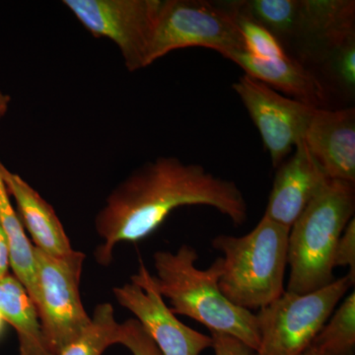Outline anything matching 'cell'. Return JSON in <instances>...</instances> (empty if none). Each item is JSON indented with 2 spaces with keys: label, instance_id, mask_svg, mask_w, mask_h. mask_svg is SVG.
Segmentation results:
<instances>
[{
  "label": "cell",
  "instance_id": "obj_25",
  "mask_svg": "<svg viewBox=\"0 0 355 355\" xmlns=\"http://www.w3.org/2000/svg\"><path fill=\"white\" fill-rule=\"evenodd\" d=\"M211 338L214 355H254L253 349L233 336L211 333Z\"/></svg>",
  "mask_w": 355,
  "mask_h": 355
},
{
  "label": "cell",
  "instance_id": "obj_23",
  "mask_svg": "<svg viewBox=\"0 0 355 355\" xmlns=\"http://www.w3.org/2000/svg\"><path fill=\"white\" fill-rule=\"evenodd\" d=\"M119 345L127 347L132 355H163L137 319H128L121 324Z\"/></svg>",
  "mask_w": 355,
  "mask_h": 355
},
{
  "label": "cell",
  "instance_id": "obj_10",
  "mask_svg": "<svg viewBox=\"0 0 355 355\" xmlns=\"http://www.w3.org/2000/svg\"><path fill=\"white\" fill-rule=\"evenodd\" d=\"M119 304L130 311L163 355H200L211 349V336L195 331L177 319L141 263L132 282L114 287Z\"/></svg>",
  "mask_w": 355,
  "mask_h": 355
},
{
  "label": "cell",
  "instance_id": "obj_17",
  "mask_svg": "<svg viewBox=\"0 0 355 355\" xmlns=\"http://www.w3.org/2000/svg\"><path fill=\"white\" fill-rule=\"evenodd\" d=\"M1 164L0 161V223L8 242L10 268L14 277L25 287L26 291L36 306L38 287L34 245L26 235L24 226L10 202V197L1 177Z\"/></svg>",
  "mask_w": 355,
  "mask_h": 355
},
{
  "label": "cell",
  "instance_id": "obj_15",
  "mask_svg": "<svg viewBox=\"0 0 355 355\" xmlns=\"http://www.w3.org/2000/svg\"><path fill=\"white\" fill-rule=\"evenodd\" d=\"M225 58L239 65L246 76L273 90L282 91L298 101L316 108H321L327 101L323 83L300 60L291 58L288 53L282 58L261 60L252 57L246 51H237Z\"/></svg>",
  "mask_w": 355,
  "mask_h": 355
},
{
  "label": "cell",
  "instance_id": "obj_7",
  "mask_svg": "<svg viewBox=\"0 0 355 355\" xmlns=\"http://www.w3.org/2000/svg\"><path fill=\"white\" fill-rule=\"evenodd\" d=\"M34 254L36 307L49 349L58 355L91 323L79 292L85 254L74 250L67 256L53 257L35 247Z\"/></svg>",
  "mask_w": 355,
  "mask_h": 355
},
{
  "label": "cell",
  "instance_id": "obj_16",
  "mask_svg": "<svg viewBox=\"0 0 355 355\" xmlns=\"http://www.w3.org/2000/svg\"><path fill=\"white\" fill-rule=\"evenodd\" d=\"M0 314L17 334L20 355H53L44 340L36 306L10 273L0 279Z\"/></svg>",
  "mask_w": 355,
  "mask_h": 355
},
{
  "label": "cell",
  "instance_id": "obj_6",
  "mask_svg": "<svg viewBox=\"0 0 355 355\" xmlns=\"http://www.w3.org/2000/svg\"><path fill=\"white\" fill-rule=\"evenodd\" d=\"M210 49L224 58L245 51L239 29L222 2L205 0H163L146 65L181 49Z\"/></svg>",
  "mask_w": 355,
  "mask_h": 355
},
{
  "label": "cell",
  "instance_id": "obj_28",
  "mask_svg": "<svg viewBox=\"0 0 355 355\" xmlns=\"http://www.w3.org/2000/svg\"><path fill=\"white\" fill-rule=\"evenodd\" d=\"M300 355H322L320 354L319 352H317L316 350L313 349L312 347H309V349H306L302 354Z\"/></svg>",
  "mask_w": 355,
  "mask_h": 355
},
{
  "label": "cell",
  "instance_id": "obj_3",
  "mask_svg": "<svg viewBox=\"0 0 355 355\" xmlns=\"http://www.w3.org/2000/svg\"><path fill=\"white\" fill-rule=\"evenodd\" d=\"M289 230L263 216L246 235L222 234L212 240L222 254L219 288L228 300L246 310H260L282 295Z\"/></svg>",
  "mask_w": 355,
  "mask_h": 355
},
{
  "label": "cell",
  "instance_id": "obj_2",
  "mask_svg": "<svg viewBox=\"0 0 355 355\" xmlns=\"http://www.w3.org/2000/svg\"><path fill=\"white\" fill-rule=\"evenodd\" d=\"M198 260L197 250L190 245H182L176 253L156 252V275H153L156 289L170 301L175 315L195 320L210 333L233 336L256 352L260 347L256 314L235 305L222 293L220 258L207 270L197 268Z\"/></svg>",
  "mask_w": 355,
  "mask_h": 355
},
{
  "label": "cell",
  "instance_id": "obj_20",
  "mask_svg": "<svg viewBox=\"0 0 355 355\" xmlns=\"http://www.w3.org/2000/svg\"><path fill=\"white\" fill-rule=\"evenodd\" d=\"M120 335L113 306L102 303L96 306L86 330L58 355H102L111 345H119Z\"/></svg>",
  "mask_w": 355,
  "mask_h": 355
},
{
  "label": "cell",
  "instance_id": "obj_11",
  "mask_svg": "<svg viewBox=\"0 0 355 355\" xmlns=\"http://www.w3.org/2000/svg\"><path fill=\"white\" fill-rule=\"evenodd\" d=\"M277 168L263 216L291 229L331 179L311 155L303 139Z\"/></svg>",
  "mask_w": 355,
  "mask_h": 355
},
{
  "label": "cell",
  "instance_id": "obj_27",
  "mask_svg": "<svg viewBox=\"0 0 355 355\" xmlns=\"http://www.w3.org/2000/svg\"><path fill=\"white\" fill-rule=\"evenodd\" d=\"M10 101V97L0 89V121L6 116L7 111H8Z\"/></svg>",
  "mask_w": 355,
  "mask_h": 355
},
{
  "label": "cell",
  "instance_id": "obj_4",
  "mask_svg": "<svg viewBox=\"0 0 355 355\" xmlns=\"http://www.w3.org/2000/svg\"><path fill=\"white\" fill-rule=\"evenodd\" d=\"M355 186L331 180L289 230L286 291L304 294L329 286L334 277L336 244L354 218Z\"/></svg>",
  "mask_w": 355,
  "mask_h": 355
},
{
  "label": "cell",
  "instance_id": "obj_14",
  "mask_svg": "<svg viewBox=\"0 0 355 355\" xmlns=\"http://www.w3.org/2000/svg\"><path fill=\"white\" fill-rule=\"evenodd\" d=\"M1 177L9 197L17 207L23 226L31 236L34 247L53 257L74 251L55 209L23 178L1 164Z\"/></svg>",
  "mask_w": 355,
  "mask_h": 355
},
{
  "label": "cell",
  "instance_id": "obj_12",
  "mask_svg": "<svg viewBox=\"0 0 355 355\" xmlns=\"http://www.w3.org/2000/svg\"><path fill=\"white\" fill-rule=\"evenodd\" d=\"M303 140L329 179L355 184L354 108H318Z\"/></svg>",
  "mask_w": 355,
  "mask_h": 355
},
{
  "label": "cell",
  "instance_id": "obj_8",
  "mask_svg": "<svg viewBox=\"0 0 355 355\" xmlns=\"http://www.w3.org/2000/svg\"><path fill=\"white\" fill-rule=\"evenodd\" d=\"M64 4L93 36L118 46L128 71L147 67L163 0H64Z\"/></svg>",
  "mask_w": 355,
  "mask_h": 355
},
{
  "label": "cell",
  "instance_id": "obj_5",
  "mask_svg": "<svg viewBox=\"0 0 355 355\" xmlns=\"http://www.w3.org/2000/svg\"><path fill=\"white\" fill-rule=\"evenodd\" d=\"M352 286L345 275L316 291H284L256 314L260 347L254 355L302 354Z\"/></svg>",
  "mask_w": 355,
  "mask_h": 355
},
{
  "label": "cell",
  "instance_id": "obj_21",
  "mask_svg": "<svg viewBox=\"0 0 355 355\" xmlns=\"http://www.w3.org/2000/svg\"><path fill=\"white\" fill-rule=\"evenodd\" d=\"M222 3L232 14L242 36L244 50L249 55L261 60H275L286 57L287 53L284 46L272 36V33L268 32L249 16L236 10L230 6L228 1Z\"/></svg>",
  "mask_w": 355,
  "mask_h": 355
},
{
  "label": "cell",
  "instance_id": "obj_9",
  "mask_svg": "<svg viewBox=\"0 0 355 355\" xmlns=\"http://www.w3.org/2000/svg\"><path fill=\"white\" fill-rule=\"evenodd\" d=\"M232 88L260 132L273 167H279L304 137L318 108L279 94L246 74Z\"/></svg>",
  "mask_w": 355,
  "mask_h": 355
},
{
  "label": "cell",
  "instance_id": "obj_29",
  "mask_svg": "<svg viewBox=\"0 0 355 355\" xmlns=\"http://www.w3.org/2000/svg\"><path fill=\"white\" fill-rule=\"evenodd\" d=\"M4 324H6V321H4L3 317L0 314V335H1L2 331H3Z\"/></svg>",
  "mask_w": 355,
  "mask_h": 355
},
{
  "label": "cell",
  "instance_id": "obj_19",
  "mask_svg": "<svg viewBox=\"0 0 355 355\" xmlns=\"http://www.w3.org/2000/svg\"><path fill=\"white\" fill-rule=\"evenodd\" d=\"M310 347L322 355H354L355 292L336 308Z\"/></svg>",
  "mask_w": 355,
  "mask_h": 355
},
{
  "label": "cell",
  "instance_id": "obj_26",
  "mask_svg": "<svg viewBox=\"0 0 355 355\" xmlns=\"http://www.w3.org/2000/svg\"><path fill=\"white\" fill-rule=\"evenodd\" d=\"M10 259H9L8 242L1 223H0V279L9 273Z\"/></svg>",
  "mask_w": 355,
  "mask_h": 355
},
{
  "label": "cell",
  "instance_id": "obj_1",
  "mask_svg": "<svg viewBox=\"0 0 355 355\" xmlns=\"http://www.w3.org/2000/svg\"><path fill=\"white\" fill-rule=\"evenodd\" d=\"M188 205L214 207L236 226L247 220V200L235 182L216 176L200 164L159 157L123 180L98 212L95 229L103 243L95 250V260L108 266L116 245L144 239L172 211Z\"/></svg>",
  "mask_w": 355,
  "mask_h": 355
},
{
  "label": "cell",
  "instance_id": "obj_13",
  "mask_svg": "<svg viewBox=\"0 0 355 355\" xmlns=\"http://www.w3.org/2000/svg\"><path fill=\"white\" fill-rule=\"evenodd\" d=\"M354 0H300L293 46L302 60L322 62L331 51L355 36Z\"/></svg>",
  "mask_w": 355,
  "mask_h": 355
},
{
  "label": "cell",
  "instance_id": "obj_24",
  "mask_svg": "<svg viewBox=\"0 0 355 355\" xmlns=\"http://www.w3.org/2000/svg\"><path fill=\"white\" fill-rule=\"evenodd\" d=\"M347 266L349 279L354 286L355 282V219H352L343 230L336 244L334 254V268Z\"/></svg>",
  "mask_w": 355,
  "mask_h": 355
},
{
  "label": "cell",
  "instance_id": "obj_18",
  "mask_svg": "<svg viewBox=\"0 0 355 355\" xmlns=\"http://www.w3.org/2000/svg\"><path fill=\"white\" fill-rule=\"evenodd\" d=\"M231 7L266 28L277 41L293 44L300 21V0H241L228 1Z\"/></svg>",
  "mask_w": 355,
  "mask_h": 355
},
{
  "label": "cell",
  "instance_id": "obj_22",
  "mask_svg": "<svg viewBox=\"0 0 355 355\" xmlns=\"http://www.w3.org/2000/svg\"><path fill=\"white\" fill-rule=\"evenodd\" d=\"M324 69L334 85L345 97L355 94V36L336 46L323 60Z\"/></svg>",
  "mask_w": 355,
  "mask_h": 355
}]
</instances>
